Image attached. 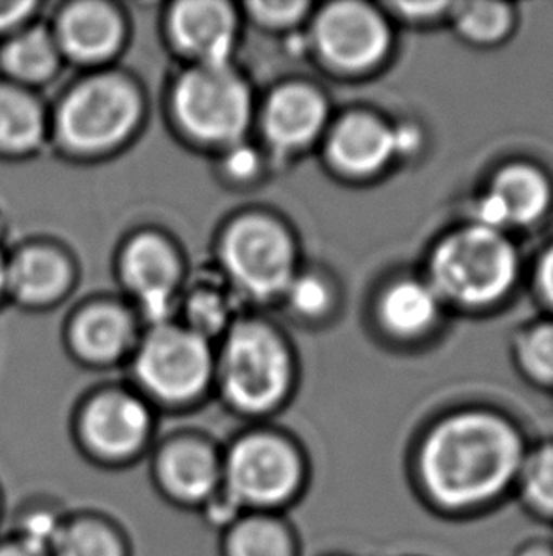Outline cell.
I'll return each instance as SVG.
<instances>
[{
    "mask_svg": "<svg viewBox=\"0 0 553 556\" xmlns=\"http://www.w3.org/2000/svg\"><path fill=\"white\" fill-rule=\"evenodd\" d=\"M385 15L364 2L326 4L313 22V45L322 60L345 73H364L380 65L390 50Z\"/></svg>",
    "mask_w": 553,
    "mask_h": 556,
    "instance_id": "9c48e42d",
    "label": "cell"
},
{
    "mask_svg": "<svg viewBox=\"0 0 553 556\" xmlns=\"http://www.w3.org/2000/svg\"><path fill=\"white\" fill-rule=\"evenodd\" d=\"M53 38L60 52L70 60L99 63L120 50L124 23L111 4L95 0L75 2L61 12Z\"/></svg>",
    "mask_w": 553,
    "mask_h": 556,
    "instance_id": "e0dca14e",
    "label": "cell"
},
{
    "mask_svg": "<svg viewBox=\"0 0 553 556\" xmlns=\"http://www.w3.org/2000/svg\"><path fill=\"white\" fill-rule=\"evenodd\" d=\"M0 556H52L50 549L44 545L29 542L25 538H17L12 542L0 545Z\"/></svg>",
    "mask_w": 553,
    "mask_h": 556,
    "instance_id": "836d02e7",
    "label": "cell"
},
{
    "mask_svg": "<svg viewBox=\"0 0 553 556\" xmlns=\"http://www.w3.org/2000/svg\"><path fill=\"white\" fill-rule=\"evenodd\" d=\"M527 456L519 429L501 414L468 408L448 414L419 446L417 479L446 513L479 511L516 489Z\"/></svg>",
    "mask_w": 553,
    "mask_h": 556,
    "instance_id": "6da1fadb",
    "label": "cell"
},
{
    "mask_svg": "<svg viewBox=\"0 0 553 556\" xmlns=\"http://www.w3.org/2000/svg\"><path fill=\"white\" fill-rule=\"evenodd\" d=\"M169 30L195 65H224L232 60L237 40V15L226 2L187 0L172 7Z\"/></svg>",
    "mask_w": 553,
    "mask_h": 556,
    "instance_id": "4fadbf2b",
    "label": "cell"
},
{
    "mask_svg": "<svg viewBox=\"0 0 553 556\" xmlns=\"http://www.w3.org/2000/svg\"><path fill=\"white\" fill-rule=\"evenodd\" d=\"M440 296L428 281L398 279L380 301V319L397 337H421L433 329L440 314Z\"/></svg>",
    "mask_w": 553,
    "mask_h": 556,
    "instance_id": "ffe728a7",
    "label": "cell"
},
{
    "mask_svg": "<svg viewBox=\"0 0 553 556\" xmlns=\"http://www.w3.org/2000/svg\"><path fill=\"white\" fill-rule=\"evenodd\" d=\"M133 339V321L116 304H93L76 317L73 342L88 362L111 363L118 359Z\"/></svg>",
    "mask_w": 553,
    "mask_h": 556,
    "instance_id": "d6986e66",
    "label": "cell"
},
{
    "mask_svg": "<svg viewBox=\"0 0 553 556\" xmlns=\"http://www.w3.org/2000/svg\"><path fill=\"white\" fill-rule=\"evenodd\" d=\"M519 258L501 230L463 226L436 245L428 263V283L440 301L464 308H484L512 291Z\"/></svg>",
    "mask_w": 553,
    "mask_h": 556,
    "instance_id": "7a4b0ae2",
    "label": "cell"
},
{
    "mask_svg": "<svg viewBox=\"0 0 553 556\" xmlns=\"http://www.w3.org/2000/svg\"><path fill=\"white\" fill-rule=\"evenodd\" d=\"M60 53L53 33L37 25L17 30L8 40L0 52V63L17 83L42 84L55 75Z\"/></svg>",
    "mask_w": 553,
    "mask_h": 556,
    "instance_id": "7402d4cb",
    "label": "cell"
},
{
    "mask_svg": "<svg viewBox=\"0 0 553 556\" xmlns=\"http://www.w3.org/2000/svg\"><path fill=\"white\" fill-rule=\"evenodd\" d=\"M451 2H397L393 4V10H397L398 15L408 17V20H433L443 12H449Z\"/></svg>",
    "mask_w": 553,
    "mask_h": 556,
    "instance_id": "1f68e13d",
    "label": "cell"
},
{
    "mask_svg": "<svg viewBox=\"0 0 553 556\" xmlns=\"http://www.w3.org/2000/svg\"><path fill=\"white\" fill-rule=\"evenodd\" d=\"M539 286L550 304L553 306V245L548 249L539 264Z\"/></svg>",
    "mask_w": 553,
    "mask_h": 556,
    "instance_id": "e575fe53",
    "label": "cell"
},
{
    "mask_svg": "<svg viewBox=\"0 0 553 556\" xmlns=\"http://www.w3.org/2000/svg\"><path fill=\"white\" fill-rule=\"evenodd\" d=\"M552 202L546 175L535 166L510 164L497 172L476 205V225L491 230L537 223Z\"/></svg>",
    "mask_w": 553,
    "mask_h": 556,
    "instance_id": "7c38bea8",
    "label": "cell"
},
{
    "mask_svg": "<svg viewBox=\"0 0 553 556\" xmlns=\"http://www.w3.org/2000/svg\"><path fill=\"white\" fill-rule=\"evenodd\" d=\"M253 20L268 29H291L306 17L307 2H250L247 4Z\"/></svg>",
    "mask_w": 553,
    "mask_h": 556,
    "instance_id": "f546056e",
    "label": "cell"
},
{
    "mask_svg": "<svg viewBox=\"0 0 553 556\" xmlns=\"http://www.w3.org/2000/svg\"><path fill=\"white\" fill-rule=\"evenodd\" d=\"M220 253L230 279L255 301L284 296L298 274L294 241L266 215L237 218L226 230Z\"/></svg>",
    "mask_w": 553,
    "mask_h": 556,
    "instance_id": "52a82bcc",
    "label": "cell"
},
{
    "mask_svg": "<svg viewBox=\"0 0 553 556\" xmlns=\"http://www.w3.org/2000/svg\"><path fill=\"white\" fill-rule=\"evenodd\" d=\"M286 301L291 308L304 317H321L332 308L334 293L329 283L317 274H301L292 279L286 289Z\"/></svg>",
    "mask_w": 553,
    "mask_h": 556,
    "instance_id": "f1b7e54d",
    "label": "cell"
},
{
    "mask_svg": "<svg viewBox=\"0 0 553 556\" xmlns=\"http://www.w3.org/2000/svg\"><path fill=\"white\" fill-rule=\"evenodd\" d=\"M188 329L197 332L203 339L224 331L230 319V302L224 294L213 287H202L190 294L187 302Z\"/></svg>",
    "mask_w": 553,
    "mask_h": 556,
    "instance_id": "83f0119b",
    "label": "cell"
},
{
    "mask_svg": "<svg viewBox=\"0 0 553 556\" xmlns=\"http://www.w3.org/2000/svg\"><path fill=\"white\" fill-rule=\"evenodd\" d=\"M120 268L144 316L156 325L165 324L175 308L182 274L171 243L154 233L137 236L124 249Z\"/></svg>",
    "mask_w": 553,
    "mask_h": 556,
    "instance_id": "8fae6325",
    "label": "cell"
},
{
    "mask_svg": "<svg viewBox=\"0 0 553 556\" xmlns=\"http://www.w3.org/2000/svg\"><path fill=\"white\" fill-rule=\"evenodd\" d=\"M449 15L455 23V29L464 40H468L472 45L491 46L501 42L502 38H506L516 15L514 8L504 2H451Z\"/></svg>",
    "mask_w": 553,
    "mask_h": 556,
    "instance_id": "d4e9b609",
    "label": "cell"
},
{
    "mask_svg": "<svg viewBox=\"0 0 553 556\" xmlns=\"http://www.w3.org/2000/svg\"><path fill=\"white\" fill-rule=\"evenodd\" d=\"M306 467L294 444L271 433L241 437L222 459L224 494L240 509H275L298 496Z\"/></svg>",
    "mask_w": 553,
    "mask_h": 556,
    "instance_id": "5b68a950",
    "label": "cell"
},
{
    "mask_svg": "<svg viewBox=\"0 0 553 556\" xmlns=\"http://www.w3.org/2000/svg\"><path fill=\"white\" fill-rule=\"evenodd\" d=\"M291 380V354L275 331L260 321L230 327L220 355V382L235 408L270 413L286 397Z\"/></svg>",
    "mask_w": 553,
    "mask_h": 556,
    "instance_id": "3957f363",
    "label": "cell"
},
{
    "mask_svg": "<svg viewBox=\"0 0 553 556\" xmlns=\"http://www.w3.org/2000/svg\"><path fill=\"white\" fill-rule=\"evenodd\" d=\"M516 556H553V549L546 543H531L524 549L517 551Z\"/></svg>",
    "mask_w": 553,
    "mask_h": 556,
    "instance_id": "d590c367",
    "label": "cell"
},
{
    "mask_svg": "<svg viewBox=\"0 0 553 556\" xmlns=\"http://www.w3.org/2000/svg\"><path fill=\"white\" fill-rule=\"evenodd\" d=\"M141 101L136 88L118 75H98L78 84L57 114L60 136L73 151L105 152L136 129Z\"/></svg>",
    "mask_w": 553,
    "mask_h": 556,
    "instance_id": "8992f818",
    "label": "cell"
},
{
    "mask_svg": "<svg viewBox=\"0 0 553 556\" xmlns=\"http://www.w3.org/2000/svg\"><path fill=\"white\" fill-rule=\"evenodd\" d=\"M7 289V261L0 253V293Z\"/></svg>",
    "mask_w": 553,
    "mask_h": 556,
    "instance_id": "8d00e7d4",
    "label": "cell"
},
{
    "mask_svg": "<svg viewBox=\"0 0 553 556\" xmlns=\"http://www.w3.org/2000/svg\"><path fill=\"white\" fill-rule=\"evenodd\" d=\"M226 169L237 179H247L258 169V154L245 144H233L226 156Z\"/></svg>",
    "mask_w": 553,
    "mask_h": 556,
    "instance_id": "4dcf8cb0",
    "label": "cell"
},
{
    "mask_svg": "<svg viewBox=\"0 0 553 556\" xmlns=\"http://www.w3.org/2000/svg\"><path fill=\"white\" fill-rule=\"evenodd\" d=\"M44 131V111L37 99L17 86L0 84V152L37 151Z\"/></svg>",
    "mask_w": 553,
    "mask_h": 556,
    "instance_id": "44dd1931",
    "label": "cell"
},
{
    "mask_svg": "<svg viewBox=\"0 0 553 556\" xmlns=\"http://www.w3.org/2000/svg\"><path fill=\"white\" fill-rule=\"evenodd\" d=\"M152 429L144 401L126 391H106L91 399L80 418V433L91 454L128 459L142 451Z\"/></svg>",
    "mask_w": 553,
    "mask_h": 556,
    "instance_id": "30bf717a",
    "label": "cell"
},
{
    "mask_svg": "<svg viewBox=\"0 0 553 556\" xmlns=\"http://www.w3.org/2000/svg\"><path fill=\"white\" fill-rule=\"evenodd\" d=\"M172 106L188 136L217 147L240 144L253 121V96L230 65H194L180 76Z\"/></svg>",
    "mask_w": 553,
    "mask_h": 556,
    "instance_id": "277c9868",
    "label": "cell"
},
{
    "mask_svg": "<svg viewBox=\"0 0 553 556\" xmlns=\"http://www.w3.org/2000/svg\"><path fill=\"white\" fill-rule=\"evenodd\" d=\"M517 359L535 382L553 386V321L525 332L517 342Z\"/></svg>",
    "mask_w": 553,
    "mask_h": 556,
    "instance_id": "4316f807",
    "label": "cell"
},
{
    "mask_svg": "<svg viewBox=\"0 0 553 556\" xmlns=\"http://www.w3.org/2000/svg\"><path fill=\"white\" fill-rule=\"evenodd\" d=\"M516 489L535 515L553 520V443L527 451Z\"/></svg>",
    "mask_w": 553,
    "mask_h": 556,
    "instance_id": "484cf974",
    "label": "cell"
},
{
    "mask_svg": "<svg viewBox=\"0 0 553 556\" xmlns=\"http://www.w3.org/2000/svg\"><path fill=\"white\" fill-rule=\"evenodd\" d=\"M52 556H126L120 532L98 517L63 522L50 543Z\"/></svg>",
    "mask_w": 553,
    "mask_h": 556,
    "instance_id": "cb8c5ba5",
    "label": "cell"
},
{
    "mask_svg": "<svg viewBox=\"0 0 553 556\" xmlns=\"http://www.w3.org/2000/svg\"><path fill=\"white\" fill-rule=\"evenodd\" d=\"M329 105L321 91L307 84H286L271 93L262 111L263 136L275 151L291 154L321 136Z\"/></svg>",
    "mask_w": 553,
    "mask_h": 556,
    "instance_id": "5bb4252c",
    "label": "cell"
},
{
    "mask_svg": "<svg viewBox=\"0 0 553 556\" xmlns=\"http://www.w3.org/2000/svg\"><path fill=\"white\" fill-rule=\"evenodd\" d=\"M142 388L154 397L184 403L197 397L213 375L207 339L180 325H156L142 340L136 357Z\"/></svg>",
    "mask_w": 553,
    "mask_h": 556,
    "instance_id": "ba28073f",
    "label": "cell"
},
{
    "mask_svg": "<svg viewBox=\"0 0 553 556\" xmlns=\"http://www.w3.org/2000/svg\"><path fill=\"white\" fill-rule=\"evenodd\" d=\"M226 556H296L291 530L266 513L241 517L226 532Z\"/></svg>",
    "mask_w": 553,
    "mask_h": 556,
    "instance_id": "603a6c76",
    "label": "cell"
},
{
    "mask_svg": "<svg viewBox=\"0 0 553 556\" xmlns=\"http://www.w3.org/2000/svg\"><path fill=\"white\" fill-rule=\"evenodd\" d=\"M326 156L342 174L351 177L377 174L398 156L395 128L375 114H345L330 131Z\"/></svg>",
    "mask_w": 553,
    "mask_h": 556,
    "instance_id": "2e32d148",
    "label": "cell"
},
{
    "mask_svg": "<svg viewBox=\"0 0 553 556\" xmlns=\"http://www.w3.org/2000/svg\"><path fill=\"white\" fill-rule=\"evenodd\" d=\"M70 278L67 258L44 245L25 248L7 263L8 291L29 306H42L60 299Z\"/></svg>",
    "mask_w": 553,
    "mask_h": 556,
    "instance_id": "ac0fdd59",
    "label": "cell"
},
{
    "mask_svg": "<svg viewBox=\"0 0 553 556\" xmlns=\"http://www.w3.org/2000/svg\"><path fill=\"white\" fill-rule=\"evenodd\" d=\"M35 10L33 2H0V33L20 29Z\"/></svg>",
    "mask_w": 553,
    "mask_h": 556,
    "instance_id": "d6a6232c",
    "label": "cell"
},
{
    "mask_svg": "<svg viewBox=\"0 0 553 556\" xmlns=\"http://www.w3.org/2000/svg\"><path fill=\"white\" fill-rule=\"evenodd\" d=\"M156 479L179 504H209L222 486V462L205 441L177 439L157 454Z\"/></svg>",
    "mask_w": 553,
    "mask_h": 556,
    "instance_id": "9a60e30c",
    "label": "cell"
}]
</instances>
